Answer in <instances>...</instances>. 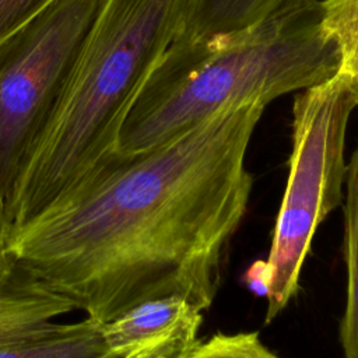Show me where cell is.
<instances>
[{"label": "cell", "instance_id": "16", "mask_svg": "<svg viewBox=\"0 0 358 358\" xmlns=\"http://www.w3.org/2000/svg\"><path fill=\"white\" fill-rule=\"evenodd\" d=\"M246 282L253 292H256L260 296H266L268 280H267V271H266L264 262H256V264H253L248 270Z\"/></svg>", "mask_w": 358, "mask_h": 358}, {"label": "cell", "instance_id": "12", "mask_svg": "<svg viewBox=\"0 0 358 358\" xmlns=\"http://www.w3.org/2000/svg\"><path fill=\"white\" fill-rule=\"evenodd\" d=\"M185 358H281L260 340L256 331L215 333L199 340Z\"/></svg>", "mask_w": 358, "mask_h": 358}, {"label": "cell", "instance_id": "2", "mask_svg": "<svg viewBox=\"0 0 358 358\" xmlns=\"http://www.w3.org/2000/svg\"><path fill=\"white\" fill-rule=\"evenodd\" d=\"M341 69L320 0L238 31L175 41L129 109L116 151L137 154L190 131L227 108L305 91Z\"/></svg>", "mask_w": 358, "mask_h": 358}, {"label": "cell", "instance_id": "4", "mask_svg": "<svg viewBox=\"0 0 358 358\" xmlns=\"http://www.w3.org/2000/svg\"><path fill=\"white\" fill-rule=\"evenodd\" d=\"M357 106L358 77L343 70L294 101L288 179L264 260L267 323L295 296L316 229L343 206L345 133Z\"/></svg>", "mask_w": 358, "mask_h": 358}, {"label": "cell", "instance_id": "6", "mask_svg": "<svg viewBox=\"0 0 358 358\" xmlns=\"http://www.w3.org/2000/svg\"><path fill=\"white\" fill-rule=\"evenodd\" d=\"M203 310L178 296L138 302L115 319L101 323L102 337L115 358H131L172 337L199 333Z\"/></svg>", "mask_w": 358, "mask_h": 358}, {"label": "cell", "instance_id": "9", "mask_svg": "<svg viewBox=\"0 0 358 358\" xmlns=\"http://www.w3.org/2000/svg\"><path fill=\"white\" fill-rule=\"evenodd\" d=\"M0 358H115L102 337L101 323L85 317L0 345Z\"/></svg>", "mask_w": 358, "mask_h": 358}, {"label": "cell", "instance_id": "8", "mask_svg": "<svg viewBox=\"0 0 358 358\" xmlns=\"http://www.w3.org/2000/svg\"><path fill=\"white\" fill-rule=\"evenodd\" d=\"M309 0H193L182 35L176 41L206 38L253 25Z\"/></svg>", "mask_w": 358, "mask_h": 358}, {"label": "cell", "instance_id": "11", "mask_svg": "<svg viewBox=\"0 0 358 358\" xmlns=\"http://www.w3.org/2000/svg\"><path fill=\"white\" fill-rule=\"evenodd\" d=\"M322 24L337 45L341 69L358 77V0H320Z\"/></svg>", "mask_w": 358, "mask_h": 358}, {"label": "cell", "instance_id": "14", "mask_svg": "<svg viewBox=\"0 0 358 358\" xmlns=\"http://www.w3.org/2000/svg\"><path fill=\"white\" fill-rule=\"evenodd\" d=\"M197 333H186L162 341L131 358H185L197 344Z\"/></svg>", "mask_w": 358, "mask_h": 358}, {"label": "cell", "instance_id": "13", "mask_svg": "<svg viewBox=\"0 0 358 358\" xmlns=\"http://www.w3.org/2000/svg\"><path fill=\"white\" fill-rule=\"evenodd\" d=\"M53 0H0V45Z\"/></svg>", "mask_w": 358, "mask_h": 358}, {"label": "cell", "instance_id": "3", "mask_svg": "<svg viewBox=\"0 0 358 358\" xmlns=\"http://www.w3.org/2000/svg\"><path fill=\"white\" fill-rule=\"evenodd\" d=\"M193 0H102L59 106L6 208L7 231L32 220L116 151L123 120Z\"/></svg>", "mask_w": 358, "mask_h": 358}, {"label": "cell", "instance_id": "5", "mask_svg": "<svg viewBox=\"0 0 358 358\" xmlns=\"http://www.w3.org/2000/svg\"><path fill=\"white\" fill-rule=\"evenodd\" d=\"M102 0H53L0 45V200L50 123Z\"/></svg>", "mask_w": 358, "mask_h": 358}, {"label": "cell", "instance_id": "10", "mask_svg": "<svg viewBox=\"0 0 358 358\" xmlns=\"http://www.w3.org/2000/svg\"><path fill=\"white\" fill-rule=\"evenodd\" d=\"M343 210L347 298L340 341L344 358H358V147L347 164Z\"/></svg>", "mask_w": 358, "mask_h": 358}, {"label": "cell", "instance_id": "1", "mask_svg": "<svg viewBox=\"0 0 358 358\" xmlns=\"http://www.w3.org/2000/svg\"><path fill=\"white\" fill-rule=\"evenodd\" d=\"M264 108H227L162 145L103 158L7 231L11 280L99 323L168 295L208 309L248 208L245 158Z\"/></svg>", "mask_w": 358, "mask_h": 358}, {"label": "cell", "instance_id": "7", "mask_svg": "<svg viewBox=\"0 0 358 358\" xmlns=\"http://www.w3.org/2000/svg\"><path fill=\"white\" fill-rule=\"evenodd\" d=\"M74 308L56 296L10 282L0 289V345L56 329L59 316Z\"/></svg>", "mask_w": 358, "mask_h": 358}, {"label": "cell", "instance_id": "15", "mask_svg": "<svg viewBox=\"0 0 358 358\" xmlns=\"http://www.w3.org/2000/svg\"><path fill=\"white\" fill-rule=\"evenodd\" d=\"M6 235H7V220H6L4 206L0 200V289L4 288L11 280L10 266L6 256Z\"/></svg>", "mask_w": 358, "mask_h": 358}]
</instances>
